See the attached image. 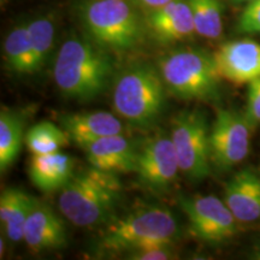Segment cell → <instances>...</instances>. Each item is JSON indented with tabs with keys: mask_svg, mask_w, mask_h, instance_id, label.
I'll list each match as a JSON object with an SVG mask.
<instances>
[{
	"mask_svg": "<svg viewBox=\"0 0 260 260\" xmlns=\"http://www.w3.org/2000/svg\"><path fill=\"white\" fill-rule=\"evenodd\" d=\"M180 164L171 136L155 135L139 146L135 172L148 189L161 191L176 181Z\"/></svg>",
	"mask_w": 260,
	"mask_h": 260,
	"instance_id": "10",
	"label": "cell"
},
{
	"mask_svg": "<svg viewBox=\"0 0 260 260\" xmlns=\"http://www.w3.org/2000/svg\"><path fill=\"white\" fill-rule=\"evenodd\" d=\"M69 140V135L61 126L44 121L29 128L24 142L31 154H47L67 147Z\"/></svg>",
	"mask_w": 260,
	"mask_h": 260,
	"instance_id": "21",
	"label": "cell"
},
{
	"mask_svg": "<svg viewBox=\"0 0 260 260\" xmlns=\"http://www.w3.org/2000/svg\"><path fill=\"white\" fill-rule=\"evenodd\" d=\"M74 174L75 159L60 152L32 154L29 160V178L31 183L44 193L60 190Z\"/></svg>",
	"mask_w": 260,
	"mask_h": 260,
	"instance_id": "17",
	"label": "cell"
},
{
	"mask_svg": "<svg viewBox=\"0 0 260 260\" xmlns=\"http://www.w3.org/2000/svg\"><path fill=\"white\" fill-rule=\"evenodd\" d=\"M113 63L107 50L93 40L71 37L61 45L54 61V82L65 96L88 102L109 87Z\"/></svg>",
	"mask_w": 260,
	"mask_h": 260,
	"instance_id": "1",
	"label": "cell"
},
{
	"mask_svg": "<svg viewBox=\"0 0 260 260\" xmlns=\"http://www.w3.org/2000/svg\"><path fill=\"white\" fill-rule=\"evenodd\" d=\"M23 240L35 253L59 249L67 246V228L48 205L34 199L24 225Z\"/></svg>",
	"mask_w": 260,
	"mask_h": 260,
	"instance_id": "13",
	"label": "cell"
},
{
	"mask_svg": "<svg viewBox=\"0 0 260 260\" xmlns=\"http://www.w3.org/2000/svg\"><path fill=\"white\" fill-rule=\"evenodd\" d=\"M181 209L189 220L191 233L209 243H220L237 234V219L225 201L216 195L181 198Z\"/></svg>",
	"mask_w": 260,
	"mask_h": 260,
	"instance_id": "9",
	"label": "cell"
},
{
	"mask_svg": "<svg viewBox=\"0 0 260 260\" xmlns=\"http://www.w3.org/2000/svg\"><path fill=\"white\" fill-rule=\"evenodd\" d=\"M232 2H235V3H241V2H251V0H232Z\"/></svg>",
	"mask_w": 260,
	"mask_h": 260,
	"instance_id": "30",
	"label": "cell"
},
{
	"mask_svg": "<svg viewBox=\"0 0 260 260\" xmlns=\"http://www.w3.org/2000/svg\"><path fill=\"white\" fill-rule=\"evenodd\" d=\"M224 201L237 222L260 220V176L253 170L234 175L224 188Z\"/></svg>",
	"mask_w": 260,
	"mask_h": 260,
	"instance_id": "15",
	"label": "cell"
},
{
	"mask_svg": "<svg viewBox=\"0 0 260 260\" xmlns=\"http://www.w3.org/2000/svg\"><path fill=\"white\" fill-rule=\"evenodd\" d=\"M165 87L175 98L212 102L219 96L220 76L213 54L200 48H183L159 61Z\"/></svg>",
	"mask_w": 260,
	"mask_h": 260,
	"instance_id": "6",
	"label": "cell"
},
{
	"mask_svg": "<svg viewBox=\"0 0 260 260\" xmlns=\"http://www.w3.org/2000/svg\"><path fill=\"white\" fill-rule=\"evenodd\" d=\"M248 258L254 259V260H260V237L252 245V248H251V252H249Z\"/></svg>",
	"mask_w": 260,
	"mask_h": 260,
	"instance_id": "28",
	"label": "cell"
},
{
	"mask_svg": "<svg viewBox=\"0 0 260 260\" xmlns=\"http://www.w3.org/2000/svg\"><path fill=\"white\" fill-rule=\"evenodd\" d=\"M160 71L149 64H135L117 76L113 107L130 124L145 128L157 122L167 92Z\"/></svg>",
	"mask_w": 260,
	"mask_h": 260,
	"instance_id": "4",
	"label": "cell"
},
{
	"mask_svg": "<svg viewBox=\"0 0 260 260\" xmlns=\"http://www.w3.org/2000/svg\"><path fill=\"white\" fill-rule=\"evenodd\" d=\"M178 235L176 218L160 206H146L106 223L98 251L106 254L128 253L153 245H174Z\"/></svg>",
	"mask_w": 260,
	"mask_h": 260,
	"instance_id": "3",
	"label": "cell"
},
{
	"mask_svg": "<svg viewBox=\"0 0 260 260\" xmlns=\"http://www.w3.org/2000/svg\"><path fill=\"white\" fill-rule=\"evenodd\" d=\"M0 2H2V4L4 5V4H6V3H9L10 0H0Z\"/></svg>",
	"mask_w": 260,
	"mask_h": 260,
	"instance_id": "31",
	"label": "cell"
},
{
	"mask_svg": "<svg viewBox=\"0 0 260 260\" xmlns=\"http://www.w3.org/2000/svg\"><path fill=\"white\" fill-rule=\"evenodd\" d=\"M251 130L243 113L218 110L210 130L212 167L225 171L241 162L249 152Z\"/></svg>",
	"mask_w": 260,
	"mask_h": 260,
	"instance_id": "8",
	"label": "cell"
},
{
	"mask_svg": "<svg viewBox=\"0 0 260 260\" xmlns=\"http://www.w3.org/2000/svg\"><path fill=\"white\" fill-rule=\"evenodd\" d=\"M134 4L138 6L139 9L144 10V11L147 14V12L152 11V10H155L160 6L168 4L171 0H132Z\"/></svg>",
	"mask_w": 260,
	"mask_h": 260,
	"instance_id": "27",
	"label": "cell"
},
{
	"mask_svg": "<svg viewBox=\"0 0 260 260\" xmlns=\"http://www.w3.org/2000/svg\"><path fill=\"white\" fill-rule=\"evenodd\" d=\"M34 198L17 188H8L0 195V222L6 239L11 242L23 240L24 225Z\"/></svg>",
	"mask_w": 260,
	"mask_h": 260,
	"instance_id": "18",
	"label": "cell"
},
{
	"mask_svg": "<svg viewBox=\"0 0 260 260\" xmlns=\"http://www.w3.org/2000/svg\"><path fill=\"white\" fill-rule=\"evenodd\" d=\"M60 126L80 147L107 136L124 134V125L110 112L71 113L60 117Z\"/></svg>",
	"mask_w": 260,
	"mask_h": 260,
	"instance_id": "16",
	"label": "cell"
},
{
	"mask_svg": "<svg viewBox=\"0 0 260 260\" xmlns=\"http://www.w3.org/2000/svg\"><path fill=\"white\" fill-rule=\"evenodd\" d=\"M145 25L155 40L165 45L187 40L197 32L188 0H171L147 12Z\"/></svg>",
	"mask_w": 260,
	"mask_h": 260,
	"instance_id": "12",
	"label": "cell"
},
{
	"mask_svg": "<svg viewBox=\"0 0 260 260\" xmlns=\"http://www.w3.org/2000/svg\"><path fill=\"white\" fill-rule=\"evenodd\" d=\"M122 188L116 174L94 167L75 171L60 189L58 209L76 226L104 225L113 218L122 199Z\"/></svg>",
	"mask_w": 260,
	"mask_h": 260,
	"instance_id": "2",
	"label": "cell"
},
{
	"mask_svg": "<svg viewBox=\"0 0 260 260\" xmlns=\"http://www.w3.org/2000/svg\"><path fill=\"white\" fill-rule=\"evenodd\" d=\"M240 34H260V0H251L237 21Z\"/></svg>",
	"mask_w": 260,
	"mask_h": 260,
	"instance_id": "24",
	"label": "cell"
},
{
	"mask_svg": "<svg viewBox=\"0 0 260 260\" xmlns=\"http://www.w3.org/2000/svg\"><path fill=\"white\" fill-rule=\"evenodd\" d=\"M82 149L90 167L116 175L135 172L139 146L123 134L96 140Z\"/></svg>",
	"mask_w": 260,
	"mask_h": 260,
	"instance_id": "14",
	"label": "cell"
},
{
	"mask_svg": "<svg viewBox=\"0 0 260 260\" xmlns=\"http://www.w3.org/2000/svg\"><path fill=\"white\" fill-rule=\"evenodd\" d=\"M4 58L6 67L17 75H32V58L29 41L28 24L16 25L4 41Z\"/></svg>",
	"mask_w": 260,
	"mask_h": 260,
	"instance_id": "20",
	"label": "cell"
},
{
	"mask_svg": "<svg viewBox=\"0 0 260 260\" xmlns=\"http://www.w3.org/2000/svg\"><path fill=\"white\" fill-rule=\"evenodd\" d=\"M138 10L132 0H88L81 17L90 40L107 51H128L147 31Z\"/></svg>",
	"mask_w": 260,
	"mask_h": 260,
	"instance_id": "5",
	"label": "cell"
},
{
	"mask_svg": "<svg viewBox=\"0 0 260 260\" xmlns=\"http://www.w3.org/2000/svg\"><path fill=\"white\" fill-rule=\"evenodd\" d=\"M220 79L243 84L260 77V44L248 40H235L222 45L213 54Z\"/></svg>",
	"mask_w": 260,
	"mask_h": 260,
	"instance_id": "11",
	"label": "cell"
},
{
	"mask_svg": "<svg viewBox=\"0 0 260 260\" xmlns=\"http://www.w3.org/2000/svg\"><path fill=\"white\" fill-rule=\"evenodd\" d=\"M195 31L206 39H218L223 32V8L219 0H188Z\"/></svg>",
	"mask_w": 260,
	"mask_h": 260,
	"instance_id": "23",
	"label": "cell"
},
{
	"mask_svg": "<svg viewBox=\"0 0 260 260\" xmlns=\"http://www.w3.org/2000/svg\"><path fill=\"white\" fill-rule=\"evenodd\" d=\"M4 248H5L4 235H2V239H0V254L2 255H4Z\"/></svg>",
	"mask_w": 260,
	"mask_h": 260,
	"instance_id": "29",
	"label": "cell"
},
{
	"mask_svg": "<svg viewBox=\"0 0 260 260\" xmlns=\"http://www.w3.org/2000/svg\"><path fill=\"white\" fill-rule=\"evenodd\" d=\"M126 258L132 260H168L174 258L172 245L162 243V245H153L145 248L136 249L126 254Z\"/></svg>",
	"mask_w": 260,
	"mask_h": 260,
	"instance_id": "26",
	"label": "cell"
},
{
	"mask_svg": "<svg viewBox=\"0 0 260 260\" xmlns=\"http://www.w3.org/2000/svg\"><path fill=\"white\" fill-rule=\"evenodd\" d=\"M28 34L30 41L34 74L47 63L52 46H53L56 27L53 19L48 16H42L29 22Z\"/></svg>",
	"mask_w": 260,
	"mask_h": 260,
	"instance_id": "22",
	"label": "cell"
},
{
	"mask_svg": "<svg viewBox=\"0 0 260 260\" xmlns=\"http://www.w3.org/2000/svg\"><path fill=\"white\" fill-rule=\"evenodd\" d=\"M210 130L204 113L198 110L181 113L172 124L170 136L180 170L191 181H201L211 174Z\"/></svg>",
	"mask_w": 260,
	"mask_h": 260,
	"instance_id": "7",
	"label": "cell"
},
{
	"mask_svg": "<svg viewBox=\"0 0 260 260\" xmlns=\"http://www.w3.org/2000/svg\"><path fill=\"white\" fill-rule=\"evenodd\" d=\"M25 139L23 118L17 112L3 107L0 112V171L14 164Z\"/></svg>",
	"mask_w": 260,
	"mask_h": 260,
	"instance_id": "19",
	"label": "cell"
},
{
	"mask_svg": "<svg viewBox=\"0 0 260 260\" xmlns=\"http://www.w3.org/2000/svg\"><path fill=\"white\" fill-rule=\"evenodd\" d=\"M245 118L253 130L260 124V77L248 83Z\"/></svg>",
	"mask_w": 260,
	"mask_h": 260,
	"instance_id": "25",
	"label": "cell"
}]
</instances>
